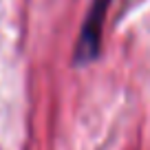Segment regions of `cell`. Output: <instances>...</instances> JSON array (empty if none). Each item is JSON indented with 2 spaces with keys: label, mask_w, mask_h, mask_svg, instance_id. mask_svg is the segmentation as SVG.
Wrapping results in <instances>:
<instances>
[{
  "label": "cell",
  "mask_w": 150,
  "mask_h": 150,
  "mask_svg": "<svg viewBox=\"0 0 150 150\" xmlns=\"http://www.w3.org/2000/svg\"><path fill=\"white\" fill-rule=\"evenodd\" d=\"M108 5H110V0H93L88 16L84 20V27H82L80 40H77V49H75V60L77 62L93 60L97 55L99 33H102V24H104V16L108 11Z\"/></svg>",
  "instance_id": "1"
}]
</instances>
